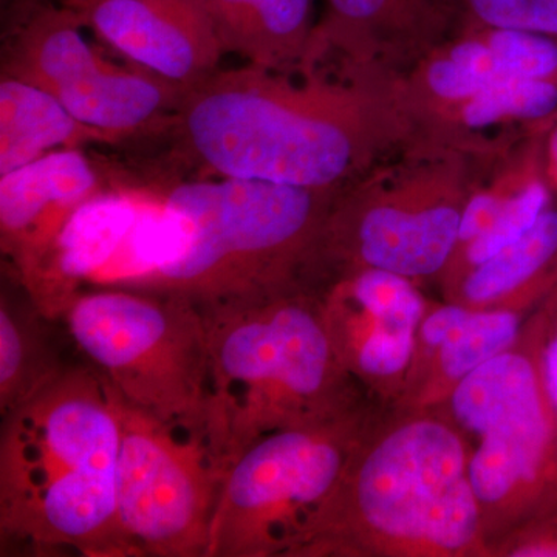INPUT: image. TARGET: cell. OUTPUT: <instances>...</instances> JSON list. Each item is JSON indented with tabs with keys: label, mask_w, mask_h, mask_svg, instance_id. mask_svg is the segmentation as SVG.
<instances>
[{
	"label": "cell",
	"mask_w": 557,
	"mask_h": 557,
	"mask_svg": "<svg viewBox=\"0 0 557 557\" xmlns=\"http://www.w3.org/2000/svg\"><path fill=\"white\" fill-rule=\"evenodd\" d=\"M299 72L298 81L247 64L186 89L164 132L175 159L200 177L341 189L412 131L403 91L380 84L379 73Z\"/></svg>",
	"instance_id": "obj_1"
},
{
	"label": "cell",
	"mask_w": 557,
	"mask_h": 557,
	"mask_svg": "<svg viewBox=\"0 0 557 557\" xmlns=\"http://www.w3.org/2000/svg\"><path fill=\"white\" fill-rule=\"evenodd\" d=\"M78 14L126 62L183 90L218 72L225 54L199 0H104Z\"/></svg>",
	"instance_id": "obj_13"
},
{
	"label": "cell",
	"mask_w": 557,
	"mask_h": 557,
	"mask_svg": "<svg viewBox=\"0 0 557 557\" xmlns=\"http://www.w3.org/2000/svg\"><path fill=\"white\" fill-rule=\"evenodd\" d=\"M557 292V207L552 205L522 239L502 249L445 292L469 310L528 313Z\"/></svg>",
	"instance_id": "obj_16"
},
{
	"label": "cell",
	"mask_w": 557,
	"mask_h": 557,
	"mask_svg": "<svg viewBox=\"0 0 557 557\" xmlns=\"http://www.w3.org/2000/svg\"><path fill=\"white\" fill-rule=\"evenodd\" d=\"M207 429L230 467L262 435L355 408L370 395L341 364L309 288L203 310Z\"/></svg>",
	"instance_id": "obj_4"
},
{
	"label": "cell",
	"mask_w": 557,
	"mask_h": 557,
	"mask_svg": "<svg viewBox=\"0 0 557 557\" xmlns=\"http://www.w3.org/2000/svg\"><path fill=\"white\" fill-rule=\"evenodd\" d=\"M453 0H325L302 69L330 53L344 64L379 72V62L432 49L448 24Z\"/></svg>",
	"instance_id": "obj_15"
},
{
	"label": "cell",
	"mask_w": 557,
	"mask_h": 557,
	"mask_svg": "<svg viewBox=\"0 0 557 557\" xmlns=\"http://www.w3.org/2000/svg\"><path fill=\"white\" fill-rule=\"evenodd\" d=\"M379 403L252 442L226 469L205 557H289Z\"/></svg>",
	"instance_id": "obj_9"
},
{
	"label": "cell",
	"mask_w": 557,
	"mask_h": 557,
	"mask_svg": "<svg viewBox=\"0 0 557 557\" xmlns=\"http://www.w3.org/2000/svg\"><path fill=\"white\" fill-rule=\"evenodd\" d=\"M545 171L553 189H557V124L549 134L547 150H545Z\"/></svg>",
	"instance_id": "obj_27"
},
{
	"label": "cell",
	"mask_w": 557,
	"mask_h": 557,
	"mask_svg": "<svg viewBox=\"0 0 557 557\" xmlns=\"http://www.w3.org/2000/svg\"><path fill=\"white\" fill-rule=\"evenodd\" d=\"M525 313L471 310L440 343L420 379L401 392L395 408L431 409L442 406L480 366L507 350L522 330Z\"/></svg>",
	"instance_id": "obj_19"
},
{
	"label": "cell",
	"mask_w": 557,
	"mask_h": 557,
	"mask_svg": "<svg viewBox=\"0 0 557 557\" xmlns=\"http://www.w3.org/2000/svg\"><path fill=\"white\" fill-rule=\"evenodd\" d=\"M556 322L557 292L527 319L507 350L438 406L471 445L469 480L487 549L557 507V405L545 372Z\"/></svg>",
	"instance_id": "obj_6"
},
{
	"label": "cell",
	"mask_w": 557,
	"mask_h": 557,
	"mask_svg": "<svg viewBox=\"0 0 557 557\" xmlns=\"http://www.w3.org/2000/svg\"><path fill=\"white\" fill-rule=\"evenodd\" d=\"M545 372H547L549 392L557 405V338L553 335L545 354Z\"/></svg>",
	"instance_id": "obj_26"
},
{
	"label": "cell",
	"mask_w": 557,
	"mask_h": 557,
	"mask_svg": "<svg viewBox=\"0 0 557 557\" xmlns=\"http://www.w3.org/2000/svg\"><path fill=\"white\" fill-rule=\"evenodd\" d=\"M152 186L188 222V249L126 288L183 296L201 310L307 288L319 237L344 189L225 177Z\"/></svg>",
	"instance_id": "obj_5"
},
{
	"label": "cell",
	"mask_w": 557,
	"mask_h": 557,
	"mask_svg": "<svg viewBox=\"0 0 557 557\" xmlns=\"http://www.w3.org/2000/svg\"><path fill=\"white\" fill-rule=\"evenodd\" d=\"M469 185L463 163L440 157L350 183L319 237L307 287L383 270L410 281L442 277L456 251Z\"/></svg>",
	"instance_id": "obj_8"
},
{
	"label": "cell",
	"mask_w": 557,
	"mask_h": 557,
	"mask_svg": "<svg viewBox=\"0 0 557 557\" xmlns=\"http://www.w3.org/2000/svg\"><path fill=\"white\" fill-rule=\"evenodd\" d=\"M448 113L465 129L544 121L557 113V81L498 79Z\"/></svg>",
	"instance_id": "obj_22"
},
{
	"label": "cell",
	"mask_w": 557,
	"mask_h": 557,
	"mask_svg": "<svg viewBox=\"0 0 557 557\" xmlns=\"http://www.w3.org/2000/svg\"><path fill=\"white\" fill-rule=\"evenodd\" d=\"M319 296L341 364L370 397L394 405L429 307L417 282L388 271L361 270L333 278Z\"/></svg>",
	"instance_id": "obj_12"
},
{
	"label": "cell",
	"mask_w": 557,
	"mask_h": 557,
	"mask_svg": "<svg viewBox=\"0 0 557 557\" xmlns=\"http://www.w3.org/2000/svg\"><path fill=\"white\" fill-rule=\"evenodd\" d=\"M469 458L445 410L379 403L289 557H490Z\"/></svg>",
	"instance_id": "obj_2"
},
{
	"label": "cell",
	"mask_w": 557,
	"mask_h": 557,
	"mask_svg": "<svg viewBox=\"0 0 557 557\" xmlns=\"http://www.w3.org/2000/svg\"><path fill=\"white\" fill-rule=\"evenodd\" d=\"M552 205L553 186L544 168L531 175L516 193H512L505 207L498 212L496 220L482 236L454 252L448 269L442 276L445 292L453 288L469 271L482 265L502 249L522 239L534 228Z\"/></svg>",
	"instance_id": "obj_21"
},
{
	"label": "cell",
	"mask_w": 557,
	"mask_h": 557,
	"mask_svg": "<svg viewBox=\"0 0 557 557\" xmlns=\"http://www.w3.org/2000/svg\"><path fill=\"white\" fill-rule=\"evenodd\" d=\"M483 30L511 28L557 39V0H453Z\"/></svg>",
	"instance_id": "obj_24"
},
{
	"label": "cell",
	"mask_w": 557,
	"mask_h": 557,
	"mask_svg": "<svg viewBox=\"0 0 557 557\" xmlns=\"http://www.w3.org/2000/svg\"><path fill=\"white\" fill-rule=\"evenodd\" d=\"M47 321L28 300L0 299V413L9 416L25 405L67 366H62L44 330Z\"/></svg>",
	"instance_id": "obj_20"
},
{
	"label": "cell",
	"mask_w": 557,
	"mask_h": 557,
	"mask_svg": "<svg viewBox=\"0 0 557 557\" xmlns=\"http://www.w3.org/2000/svg\"><path fill=\"white\" fill-rule=\"evenodd\" d=\"M61 319L90 364L131 408L164 423L207 428L208 325L193 300L97 287L81 292Z\"/></svg>",
	"instance_id": "obj_7"
},
{
	"label": "cell",
	"mask_w": 557,
	"mask_h": 557,
	"mask_svg": "<svg viewBox=\"0 0 557 557\" xmlns=\"http://www.w3.org/2000/svg\"><path fill=\"white\" fill-rule=\"evenodd\" d=\"M553 336H555V338H557V322L555 325V330H553Z\"/></svg>",
	"instance_id": "obj_29"
},
{
	"label": "cell",
	"mask_w": 557,
	"mask_h": 557,
	"mask_svg": "<svg viewBox=\"0 0 557 557\" xmlns=\"http://www.w3.org/2000/svg\"><path fill=\"white\" fill-rule=\"evenodd\" d=\"M225 54L274 72L302 69L313 36V0H199Z\"/></svg>",
	"instance_id": "obj_17"
},
{
	"label": "cell",
	"mask_w": 557,
	"mask_h": 557,
	"mask_svg": "<svg viewBox=\"0 0 557 557\" xmlns=\"http://www.w3.org/2000/svg\"><path fill=\"white\" fill-rule=\"evenodd\" d=\"M490 557H557V507L491 544Z\"/></svg>",
	"instance_id": "obj_25"
},
{
	"label": "cell",
	"mask_w": 557,
	"mask_h": 557,
	"mask_svg": "<svg viewBox=\"0 0 557 557\" xmlns=\"http://www.w3.org/2000/svg\"><path fill=\"white\" fill-rule=\"evenodd\" d=\"M120 417L116 519L129 557L207 556L228 469L207 428L164 423L121 398Z\"/></svg>",
	"instance_id": "obj_11"
},
{
	"label": "cell",
	"mask_w": 557,
	"mask_h": 557,
	"mask_svg": "<svg viewBox=\"0 0 557 557\" xmlns=\"http://www.w3.org/2000/svg\"><path fill=\"white\" fill-rule=\"evenodd\" d=\"M61 5L67 7V9L76 11H84L90 9V7L97 5V3L104 2V0H57Z\"/></svg>",
	"instance_id": "obj_28"
},
{
	"label": "cell",
	"mask_w": 557,
	"mask_h": 557,
	"mask_svg": "<svg viewBox=\"0 0 557 557\" xmlns=\"http://www.w3.org/2000/svg\"><path fill=\"white\" fill-rule=\"evenodd\" d=\"M504 78L557 81V39L528 30H483Z\"/></svg>",
	"instance_id": "obj_23"
},
{
	"label": "cell",
	"mask_w": 557,
	"mask_h": 557,
	"mask_svg": "<svg viewBox=\"0 0 557 557\" xmlns=\"http://www.w3.org/2000/svg\"><path fill=\"white\" fill-rule=\"evenodd\" d=\"M120 442L119 395L91 364L65 368L2 417V553L129 557L116 519Z\"/></svg>",
	"instance_id": "obj_3"
},
{
	"label": "cell",
	"mask_w": 557,
	"mask_h": 557,
	"mask_svg": "<svg viewBox=\"0 0 557 557\" xmlns=\"http://www.w3.org/2000/svg\"><path fill=\"white\" fill-rule=\"evenodd\" d=\"M76 11L51 0H13L2 75L49 91L83 123L119 143L164 135L185 90L148 70L106 58Z\"/></svg>",
	"instance_id": "obj_10"
},
{
	"label": "cell",
	"mask_w": 557,
	"mask_h": 557,
	"mask_svg": "<svg viewBox=\"0 0 557 557\" xmlns=\"http://www.w3.org/2000/svg\"><path fill=\"white\" fill-rule=\"evenodd\" d=\"M110 183L83 149L57 150L0 177V248L17 284L39 265L76 209Z\"/></svg>",
	"instance_id": "obj_14"
},
{
	"label": "cell",
	"mask_w": 557,
	"mask_h": 557,
	"mask_svg": "<svg viewBox=\"0 0 557 557\" xmlns=\"http://www.w3.org/2000/svg\"><path fill=\"white\" fill-rule=\"evenodd\" d=\"M120 145L73 116L49 91L14 76L0 79V177L51 152Z\"/></svg>",
	"instance_id": "obj_18"
}]
</instances>
